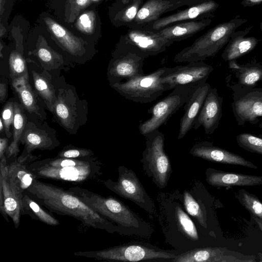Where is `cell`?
<instances>
[{
    "label": "cell",
    "mask_w": 262,
    "mask_h": 262,
    "mask_svg": "<svg viewBox=\"0 0 262 262\" xmlns=\"http://www.w3.org/2000/svg\"><path fill=\"white\" fill-rule=\"evenodd\" d=\"M26 192L51 212L67 215L85 227L104 230L110 233L122 229L84 203L68 189L35 179Z\"/></svg>",
    "instance_id": "1"
},
{
    "label": "cell",
    "mask_w": 262,
    "mask_h": 262,
    "mask_svg": "<svg viewBox=\"0 0 262 262\" xmlns=\"http://www.w3.org/2000/svg\"><path fill=\"white\" fill-rule=\"evenodd\" d=\"M247 21L238 15L230 20L219 24L176 54L174 61L196 62L215 56L227 44L232 33Z\"/></svg>",
    "instance_id": "2"
},
{
    "label": "cell",
    "mask_w": 262,
    "mask_h": 262,
    "mask_svg": "<svg viewBox=\"0 0 262 262\" xmlns=\"http://www.w3.org/2000/svg\"><path fill=\"white\" fill-rule=\"evenodd\" d=\"M68 190L122 230L141 228L143 221L120 200L112 196H104L78 186L70 187Z\"/></svg>",
    "instance_id": "3"
},
{
    "label": "cell",
    "mask_w": 262,
    "mask_h": 262,
    "mask_svg": "<svg viewBox=\"0 0 262 262\" xmlns=\"http://www.w3.org/2000/svg\"><path fill=\"white\" fill-rule=\"evenodd\" d=\"M37 23L46 30L52 42L70 56L79 59L95 53V44L74 33L49 12H41Z\"/></svg>",
    "instance_id": "4"
},
{
    "label": "cell",
    "mask_w": 262,
    "mask_h": 262,
    "mask_svg": "<svg viewBox=\"0 0 262 262\" xmlns=\"http://www.w3.org/2000/svg\"><path fill=\"white\" fill-rule=\"evenodd\" d=\"M144 136L145 148L141 160L143 169L159 188H164L171 172L170 161L164 148V135L157 129Z\"/></svg>",
    "instance_id": "5"
},
{
    "label": "cell",
    "mask_w": 262,
    "mask_h": 262,
    "mask_svg": "<svg viewBox=\"0 0 262 262\" xmlns=\"http://www.w3.org/2000/svg\"><path fill=\"white\" fill-rule=\"evenodd\" d=\"M165 68H160L149 74L140 75L115 83L111 86L128 100L141 103L151 102L168 91L167 86L161 81Z\"/></svg>",
    "instance_id": "6"
},
{
    "label": "cell",
    "mask_w": 262,
    "mask_h": 262,
    "mask_svg": "<svg viewBox=\"0 0 262 262\" xmlns=\"http://www.w3.org/2000/svg\"><path fill=\"white\" fill-rule=\"evenodd\" d=\"M73 254L108 261H138L155 259L171 260L177 256V255L165 251L139 245L116 246L100 250L76 252Z\"/></svg>",
    "instance_id": "7"
},
{
    "label": "cell",
    "mask_w": 262,
    "mask_h": 262,
    "mask_svg": "<svg viewBox=\"0 0 262 262\" xmlns=\"http://www.w3.org/2000/svg\"><path fill=\"white\" fill-rule=\"evenodd\" d=\"M101 165L97 160L84 165L61 167L40 165L33 161L27 167L36 179L80 183L97 179L102 174Z\"/></svg>",
    "instance_id": "8"
},
{
    "label": "cell",
    "mask_w": 262,
    "mask_h": 262,
    "mask_svg": "<svg viewBox=\"0 0 262 262\" xmlns=\"http://www.w3.org/2000/svg\"><path fill=\"white\" fill-rule=\"evenodd\" d=\"M232 91L231 107L237 125H255L262 117V88L227 84Z\"/></svg>",
    "instance_id": "9"
},
{
    "label": "cell",
    "mask_w": 262,
    "mask_h": 262,
    "mask_svg": "<svg viewBox=\"0 0 262 262\" xmlns=\"http://www.w3.org/2000/svg\"><path fill=\"white\" fill-rule=\"evenodd\" d=\"M194 90L181 86L173 89L171 93L148 110L151 117L140 124V134L144 136L166 124L170 117L184 105Z\"/></svg>",
    "instance_id": "10"
},
{
    "label": "cell",
    "mask_w": 262,
    "mask_h": 262,
    "mask_svg": "<svg viewBox=\"0 0 262 262\" xmlns=\"http://www.w3.org/2000/svg\"><path fill=\"white\" fill-rule=\"evenodd\" d=\"M213 71V67L203 61L190 62L185 66L166 67L161 81L168 90L178 86L195 89L207 82Z\"/></svg>",
    "instance_id": "11"
},
{
    "label": "cell",
    "mask_w": 262,
    "mask_h": 262,
    "mask_svg": "<svg viewBox=\"0 0 262 262\" xmlns=\"http://www.w3.org/2000/svg\"><path fill=\"white\" fill-rule=\"evenodd\" d=\"M145 58L119 40L112 53L107 71L110 85L144 74Z\"/></svg>",
    "instance_id": "12"
},
{
    "label": "cell",
    "mask_w": 262,
    "mask_h": 262,
    "mask_svg": "<svg viewBox=\"0 0 262 262\" xmlns=\"http://www.w3.org/2000/svg\"><path fill=\"white\" fill-rule=\"evenodd\" d=\"M118 172L117 181L108 179L102 181L103 184L119 196L133 202L149 212H153L154 203L135 173L123 166L119 167Z\"/></svg>",
    "instance_id": "13"
},
{
    "label": "cell",
    "mask_w": 262,
    "mask_h": 262,
    "mask_svg": "<svg viewBox=\"0 0 262 262\" xmlns=\"http://www.w3.org/2000/svg\"><path fill=\"white\" fill-rule=\"evenodd\" d=\"M119 40L145 58L165 51L174 42L162 35L158 31L143 28L128 29Z\"/></svg>",
    "instance_id": "14"
},
{
    "label": "cell",
    "mask_w": 262,
    "mask_h": 262,
    "mask_svg": "<svg viewBox=\"0 0 262 262\" xmlns=\"http://www.w3.org/2000/svg\"><path fill=\"white\" fill-rule=\"evenodd\" d=\"M57 94L53 113L61 125L69 133L74 134L85 121L86 105L82 104V101L71 89H59Z\"/></svg>",
    "instance_id": "15"
},
{
    "label": "cell",
    "mask_w": 262,
    "mask_h": 262,
    "mask_svg": "<svg viewBox=\"0 0 262 262\" xmlns=\"http://www.w3.org/2000/svg\"><path fill=\"white\" fill-rule=\"evenodd\" d=\"M50 130L49 127H39L32 121L27 122L20 139V143L25 145V147L17 161L28 165L37 159L31 154L34 150H52L59 146V142Z\"/></svg>",
    "instance_id": "16"
},
{
    "label": "cell",
    "mask_w": 262,
    "mask_h": 262,
    "mask_svg": "<svg viewBox=\"0 0 262 262\" xmlns=\"http://www.w3.org/2000/svg\"><path fill=\"white\" fill-rule=\"evenodd\" d=\"M219 4L214 0H204L196 4L187 6L170 15L163 16L147 24L142 28L152 31L161 30L173 24L194 19L211 18L215 16V12Z\"/></svg>",
    "instance_id": "17"
},
{
    "label": "cell",
    "mask_w": 262,
    "mask_h": 262,
    "mask_svg": "<svg viewBox=\"0 0 262 262\" xmlns=\"http://www.w3.org/2000/svg\"><path fill=\"white\" fill-rule=\"evenodd\" d=\"M173 262H255L253 255H246L225 247L195 248L184 252L170 260Z\"/></svg>",
    "instance_id": "18"
},
{
    "label": "cell",
    "mask_w": 262,
    "mask_h": 262,
    "mask_svg": "<svg viewBox=\"0 0 262 262\" xmlns=\"http://www.w3.org/2000/svg\"><path fill=\"white\" fill-rule=\"evenodd\" d=\"M0 160V211L8 222V216L10 217L15 227L17 228L22 215L21 199L17 195L10 185L6 156Z\"/></svg>",
    "instance_id": "19"
},
{
    "label": "cell",
    "mask_w": 262,
    "mask_h": 262,
    "mask_svg": "<svg viewBox=\"0 0 262 262\" xmlns=\"http://www.w3.org/2000/svg\"><path fill=\"white\" fill-rule=\"evenodd\" d=\"M204 0H147L143 3L128 29H140L168 12L184 6H190Z\"/></svg>",
    "instance_id": "20"
},
{
    "label": "cell",
    "mask_w": 262,
    "mask_h": 262,
    "mask_svg": "<svg viewBox=\"0 0 262 262\" xmlns=\"http://www.w3.org/2000/svg\"><path fill=\"white\" fill-rule=\"evenodd\" d=\"M190 154L194 157L211 162L257 168L254 163L241 156L216 146L210 141L196 143L190 150Z\"/></svg>",
    "instance_id": "21"
},
{
    "label": "cell",
    "mask_w": 262,
    "mask_h": 262,
    "mask_svg": "<svg viewBox=\"0 0 262 262\" xmlns=\"http://www.w3.org/2000/svg\"><path fill=\"white\" fill-rule=\"evenodd\" d=\"M223 101V98L219 95L217 89L211 87L192 128L197 129L202 126L205 134H212L222 117Z\"/></svg>",
    "instance_id": "22"
},
{
    "label": "cell",
    "mask_w": 262,
    "mask_h": 262,
    "mask_svg": "<svg viewBox=\"0 0 262 262\" xmlns=\"http://www.w3.org/2000/svg\"><path fill=\"white\" fill-rule=\"evenodd\" d=\"M97 6L92 4L82 11L69 28L85 41L94 44L98 42L102 35V23Z\"/></svg>",
    "instance_id": "23"
},
{
    "label": "cell",
    "mask_w": 262,
    "mask_h": 262,
    "mask_svg": "<svg viewBox=\"0 0 262 262\" xmlns=\"http://www.w3.org/2000/svg\"><path fill=\"white\" fill-rule=\"evenodd\" d=\"M205 174L207 182L218 188L262 185V176L225 171L213 168L207 169Z\"/></svg>",
    "instance_id": "24"
},
{
    "label": "cell",
    "mask_w": 262,
    "mask_h": 262,
    "mask_svg": "<svg viewBox=\"0 0 262 262\" xmlns=\"http://www.w3.org/2000/svg\"><path fill=\"white\" fill-rule=\"evenodd\" d=\"M210 88V85L207 82L199 86L193 91L184 104L185 112L180 120L178 139L183 138L193 127Z\"/></svg>",
    "instance_id": "25"
},
{
    "label": "cell",
    "mask_w": 262,
    "mask_h": 262,
    "mask_svg": "<svg viewBox=\"0 0 262 262\" xmlns=\"http://www.w3.org/2000/svg\"><path fill=\"white\" fill-rule=\"evenodd\" d=\"M253 28L251 26L232 33L221 55L225 61L236 60L255 48L259 40L254 36H246Z\"/></svg>",
    "instance_id": "26"
},
{
    "label": "cell",
    "mask_w": 262,
    "mask_h": 262,
    "mask_svg": "<svg viewBox=\"0 0 262 262\" xmlns=\"http://www.w3.org/2000/svg\"><path fill=\"white\" fill-rule=\"evenodd\" d=\"M12 84L25 110L41 119H45L46 112L39 95L29 82V74L14 79Z\"/></svg>",
    "instance_id": "27"
},
{
    "label": "cell",
    "mask_w": 262,
    "mask_h": 262,
    "mask_svg": "<svg viewBox=\"0 0 262 262\" xmlns=\"http://www.w3.org/2000/svg\"><path fill=\"white\" fill-rule=\"evenodd\" d=\"M144 0H116L108 8L110 22L115 27L129 26L136 18Z\"/></svg>",
    "instance_id": "28"
},
{
    "label": "cell",
    "mask_w": 262,
    "mask_h": 262,
    "mask_svg": "<svg viewBox=\"0 0 262 262\" xmlns=\"http://www.w3.org/2000/svg\"><path fill=\"white\" fill-rule=\"evenodd\" d=\"M211 23V18L191 20L176 23L157 31L173 42L180 41L203 30Z\"/></svg>",
    "instance_id": "29"
},
{
    "label": "cell",
    "mask_w": 262,
    "mask_h": 262,
    "mask_svg": "<svg viewBox=\"0 0 262 262\" xmlns=\"http://www.w3.org/2000/svg\"><path fill=\"white\" fill-rule=\"evenodd\" d=\"M229 68L233 73L236 82H227L243 87H255L262 81V63L253 60L251 62L238 64L236 60L229 61Z\"/></svg>",
    "instance_id": "30"
},
{
    "label": "cell",
    "mask_w": 262,
    "mask_h": 262,
    "mask_svg": "<svg viewBox=\"0 0 262 262\" xmlns=\"http://www.w3.org/2000/svg\"><path fill=\"white\" fill-rule=\"evenodd\" d=\"M92 4L90 0H62L51 8L56 18L69 28L79 14Z\"/></svg>",
    "instance_id": "31"
},
{
    "label": "cell",
    "mask_w": 262,
    "mask_h": 262,
    "mask_svg": "<svg viewBox=\"0 0 262 262\" xmlns=\"http://www.w3.org/2000/svg\"><path fill=\"white\" fill-rule=\"evenodd\" d=\"M8 168L10 185L17 195L22 199L23 193L35 178L28 169L27 165L19 163L17 159L8 165Z\"/></svg>",
    "instance_id": "32"
},
{
    "label": "cell",
    "mask_w": 262,
    "mask_h": 262,
    "mask_svg": "<svg viewBox=\"0 0 262 262\" xmlns=\"http://www.w3.org/2000/svg\"><path fill=\"white\" fill-rule=\"evenodd\" d=\"M34 90L41 98L48 110L52 113L57 100L54 85L50 75L46 71L32 72Z\"/></svg>",
    "instance_id": "33"
},
{
    "label": "cell",
    "mask_w": 262,
    "mask_h": 262,
    "mask_svg": "<svg viewBox=\"0 0 262 262\" xmlns=\"http://www.w3.org/2000/svg\"><path fill=\"white\" fill-rule=\"evenodd\" d=\"M21 209L22 215H28L48 225L57 226L60 224L58 220L43 209L42 206L26 191L23 194Z\"/></svg>",
    "instance_id": "34"
},
{
    "label": "cell",
    "mask_w": 262,
    "mask_h": 262,
    "mask_svg": "<svg viewBox=\"0 0 262 262\" xmlns=\"http://www.w3.org/2000/svg\"><path fill=\"white\" fill-rule=\"evenodd\" d=\"M24 110L21 104L14 102L13 139L6 152L8 158H15L19 152L20 139L27 121Z\"/></svg>",
    "instance_id": "35"
},
{
    "label": "cell",
    "mask_w": 262,
    "mask_h": 262,
    "mask_svg": "<svg viewBox=\"0 0 262 262\" xmlns=\"http://www.w3.org/2000/svg\"><path fill=\"white\" fill-rule=\"evenodd\" d=\"M235 196L251 215L262 220V202L255 195L242 188L238 190Z\"/></svg>",
    "instance_id": "36"
},
{
    "label": "cell",
    "mask_w": 262,
    "mask_h": 262,
    "mask_svg": "<svg viewBox=\"0 0 262 262\" xmlns=\"http://www.w3.org/2000/svg\"><path fill=\"white\" fill-rule=\"evenodd\" d=\"M96 160H97V159L94 156L81 158H59L56 157L53 158H47L34 161L40 165L61 167L84 165Z\"/></svg>",
    "instance_id": "37"
},
{
    "label": "cell",
    "mask_w": 262,
    "mask_h": 262,
    "mask_svg": "<svg viewBox=\"0 0 262 262\" xmlns=\"http://www.w3.org/2000/svg\"><path fill=\"white\" fill-rule=\"evenodd\" d=\"M184 205L187 212L195 217L199 224L207 228V217L206 213L201 208L198 202L187 191L183 193Z\"/></svg>",
    "instance_id": "38"
},
{
    "label": "cell",
    "mask_w": 262,
    "mask_h": 262,
    "mask_svg": "<svg viewBox=\"0 0 262 262\" xmlns=\"http://www.w3.org/2000/svg\"><path fill=\"white\" fill-rule=\"evenodd\" d=\"M176 216L178 225L183 233L191 239L198 241V233L194 224L179 206L176 208Z\"/></svg>",
    "instance_id": "39"
},
{
    "label": "cell",
    "mask_w": 262,
    "mask_h": 262,
    "mask_svg": "<svg viewBox=\"0 0 262 262\" xmlns=\"http://www.w3.org/2000/svg\"><path fill=\"white\" fill-rule=\"evenodd\" d=\"M238 146L246 151L262 156V138L249 133H242L236 136Z\"/></svg>",
    "instance_id": "40"
},
{
    "label": "cell",
    "mask_w": 262,
    "mask_h": 262,
    "mask_svg": "<svg viewBox=\"0 0 262 262\" xmlns=\"http://www.w3.org/2000/svg\"><path fill=\"white\" fill-rule=\"evenodd\" d=\"M94 156L90 149L68 146L61 150L56 157L68 158H81Z\"/></svg>",
    "instance_id": "41"
},
{
    "label": "cell",
    "mask_w": 262,
    "mask_h": 262,
    "mask_svg": "<svg viewBox=\"0 0 262 262\" xmlns=\"http://www.w3.org/2000/svg\"><path fill=\"white\" fill-rule=\"evenodd\" d=\"M14 102L13 101L8 102L2 112L1 118L4 123L5 132L8 138L12 135L10 132V126L14 121Z\"/></svg>",
    "instance_id": "42"
},
{
    "label": "cell",
    "mask_w": 262,
    "mask_h": 262,
    "mask_svg": "<svg viewBox=\"0 0 262 262\" xmlns=\"http://www.w3.org/2000/svg\"><path fill=\"white\" fill-rule=\"evenodd\" d=\"M8 148V140L6 138L0 139V158L5 155Z\"/></svg>",
    "instance_id": "43"
},
{
    "label": "cell",
    "mask_w": 262,
    "mask_h": 262,
    "mask_svg": "<svg viewBox=\"0 0 262 262\" xmlns=\"http://www.w3.org/2000/svg\"><path fill=\"white\" fill-rule=\"evenodd\" d=\"M262 3V0H243L241 5L244 7H252Z\"/></svg>",
    "instance_id": "44"
},
{
    "label": "cell",
    "mask_w": 262,
    "mask_h": 262,
    "mask_svg": "<svg viewBox=\"0 0 262 262\" xmlns=\"http://www.w3.org/2000/svg\"><path fill=\"white\" fill-rule=\"evenodd\" d=\"M7 88L5 83L0 84V100L3 102L7 97Z\"/></svg>",
    "instance_id": "45"
},
{
    "label": "cell",
    "mask_w": 262,
    "mask_h": 262,
    "mask_svg": "<svg viewBox=\"0 0 262 262\" xmlns=\"http://www.w3.org/2000/svg\"><path fill=\"white\" fill-rule=\"evenodd\" d=\"M252 217L254 221H255V222L256 223L259 230L262 232V220H260L254 216L252 215Z\"/></svg>",
    "instance_id": "46"
},
{
    "label": "cell",
    "mask_w": 262,
    "mask_h": 262,
    "mask_svg": "<svg viewBox=\"0 0 262 262\" xmlns=\"http://www.w3.org/2000/svg\"><path fill=\"white\" fill-rule=\"evenodd\" d=\"M92 4L99 5L105 0H90Z\"/></svg>",
    "instance_id": "47"
},
{
    "label": "cell",
    "mask_w": 262,
    "mask_h": 262,
    "mask_svg": "<svg viewBox=\"0 0 262 262\" xmlns=\"http://www.w3.org/2000/svg\"><path fill=\"white\" fill-rule=\"evenodd\" d=\"M4 128V123L3 122L2 119H0V131L1 132H2Z\"/></svg>",
    "instance_id": "48"
},
{
    "label": "cell",
    "mask_w": 262,
    "mask_h": 262,
    "mask_svg": "<svg viewBox=\"0 0 262 262\" xmlns=\"http://www.w3.org/2000/svg\"><path fill=\"white\" fill-rule=\"evenodd\" d=\"M258 257H259V261H262V253H259L258 254Z\"/></svg>",
    "instance_id": "49"
},
{
    "label": "cell",
    "mask_w": 262,
    "mask_h": 262,
    "mask_svg": "<svg viewBox=\"0 0 262 262\" xmlns=\"http://www.w3.org/2000/svg\"><path fill=\"white\" fill-rule=\"evenodd\" d=\"M258 127L262 129V122L260 123L259 124H258Z\"/></svg>",
    "instance_id": "50"
},
{
    "label": "cell",
    "mask_w": 262,
    "mask_h": 262,
    "mask_svg": "<svg viewBox=\"0 0 262 262\" xmlns=\"http://www.w3.org/2000/svg\"><path fill=\"white\" fill-rule=\"evenodd\" d=\"M259 137L262 138V134L259 135Z\"/></svg>",
    "instance_id": "51"
},
{
    "label": "cell",
    "mask_w": 262,
    "mask_h": 262,
    "mask_svg": "<svg viewBox=\"0 0 262 262\" xmlns=\"http://www.w3.org/2000/svg\"><path fill=\"white\" fill-rule=\"evenodd\" d=\"M111 1V0H105V1H106V2H107V1Z\"/></svg>",
    "instance_id": "52"
},
{
    "label": "cell",
    "mask_w": 262,
    "mask_h": 262,
    "mask_svg": "<svg viewBox=\"0 0 262 262\" xmlns=\"http://www.w3.org/2000/svg\"><path fill=\"white\" fill-rule=\"evenodd\" d=\"M6 1H9V0H6Z\"/></svg>",
    "instance_id": "53"
}]
</instances>
